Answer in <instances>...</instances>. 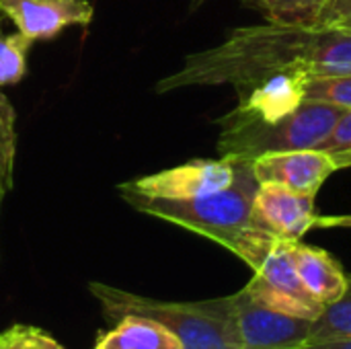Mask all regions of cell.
<instances>
[{"label": "cell", "mask_w": 351, "mask_h": 349, "mask_svg": "<svg viewBox=\"0 0 351 349\" xmlns=\"http://www.w3.org/2000/svg\"><path fill=\"white\" fill-rule=\"evenodd\" d=\"M237 175V160L228 156L197 158L185 165L125 181L117 193H134L152 200H195L228 187Z\"/></svg>", "instance_id": "52a82bcc"}, {"label": "cell", "mask_w": 351, "mask_h": 349, "mask_svg": "<svg viewBox=\"0 0 351 349\" xmlns=\"http://www.w3.org/2000/svg\"><path fill=\"white\" fill-rule=\"evenodd\" d=\"M16 160V113L0 88V212L6 195L14 187Z\"/></svg>", "instance_id": "9a60e30c"}, {"label": "cell", "mask_w": 351, "mask_h": 349, "mask_svg": "<svg viewBox=\"0 0 351 349\" xmlns=\"http://www.w3.org/2000/svg\"><path fill=\"white\" fill-rule=\"evenodd\" d=\"M341 339H351V278L348 292L339 300L325 304L321 315L313 321L308 344Z\"/></svg>", "instance_id": "2e32d148"}, {"label": "cell", "mask_w": 351, "mask_h": 349, "mask_svg": "<svg viewBox=\"0 0 351 349\" xmlns=\"http://www.w3.org/2000/svg\"><path fill=\"white\" fill-rule=\"evenodd\" d=\"M304 99L341 109H351V72L331 76H308Z\"/></svg>", "instance_id": "ac0fdd59"}, {"label": "cell", "mask_w": 351, "mask_h": 349, "mask_svg": "<svg viewBox=\"0 0 351 349\" xmlns=\"http://www.w3.org/2000/svg\"><path fill=\"white\" fill-rule=\"evenodd\" d=\"M315 228H351V214H346V216H317Z\"/></svg>", "instance_id": "7402d4cb"}, {"label": "cell", "mask_w": 351, "mask_h": 349, "mask_svg": "<svg viewBox=\"0 0 351 349\" xmlns=\"http://www.w3.org/2000/svg\"><path fill=\"white\" fill-rule=\"evenodd\" d=\"M95 349H183L181 341L152 319L130 315L101 333Z\"/></svg>", "instance_id": "4fadbf2b"}, {"label": "cell", "mask_w": 351, "mask_h": 349, "mask_svg": "<svg viewBox=\"0 0 351 349\" xmlns=\"http://www.w3.org/2000/svg\"><path fill=\"white\" fill-rule=\"evenodd\" d=\"M2 21H4V14L0 12V27H2Z\"/></svg>", "instance_id": "d4e9b609"}, {"label": "cell", "mask_w": 351, "mask_h": 349, "mask_svg": "<svg viewBox=\"0 0 351 349\" xmlns=\"http://www.w3.org/2000/svg\"><path fill=\"white\" fill-rule=\"evenodd\" d=\"M308 74L282 72L271 74L251 86L239 88V105L230 111L237 117L251 121H276L298 109L304 99Z\"/></svg>", "instance_id": "8fae6325"}, {"label": "cell", "mask_w": 351, "mask_h": 349, "mask_svg": "<svg viewBox=\"0 0 351 349\" xmlns=\"http://www.w3.org/2000/svg\"><path fill=\"white\" fill-rule=\"evenodd\" d=\"M226 249L253 269V278L245 286L251 296L276 311L308 321L321 315L323 304L306 292L298 278L292 241L278 239L251 224L239 232Z\"/></svg>", "instance_id": "5b68a950"}, {"label": "cell", "mask_w": 351, "mask_h": 349, "mask_svg": "<svg viewBox=\"0 0 351 349\" xmlns=\"http://www.w3.org/2000/svg\"><path fill=\"white\" fill-rule=\"evenodd\" d=\"M315 195L296 193L274 183H259L253 200V224L261 230L296 243L315 228Z\"/></svg>", "instance_id": "30bf717a"}, {"label": "cell", "mask_w": 351, "mask_h": 349, "mask_svg": "<svg viewBox=\"0 0 351 349\" xmlns=\"http://www.w3.org/2000/svg\"><path fill=\"white\" fill-rule=\"evenodd\" d=\"M257 187L259 183L251 171V163L237 160V175L228 187L195 200H152L134 193L119 195L134 210L177 224L226 249L239 232L253 224Z\"/></svg>", "instance_id": "3957f363"}, {"label": "cell", "mask_w": 351, "mask_h": 349, "mask_svg": "<svg viewBox=\"0 0 351 349\" xmlns=\"http://www.w3.org/2000/svg\"><path fill=\"white\" fill-rule=\"evenodd\" d=\"M333 0H243L245 6L257 10L267 23L319 27L323 14Z\"/></svg>", "instance_id": "5bb4252c"}, {"label": "cell", "mask_w": 351, "mask_h": 349, "mask_svg": "<svg viewBox=\"0 0 351 349\" xmlns=\"http://www.w3.org/2000/svg\"><path fill=\"white\" fill-rule=\"evenodd\" d=\"M282 72L348 74L351 35L325 27L278 23L241 27L230 31L222 43L189 53L173 74L156 82V93L220 84L239 91Z\"/></svg>", "instance_id": "6da1fadb"}, {"label": "cell", "mask_w": 351, "mask_h": 349, "mask_svg": "<svg viewBox=\"0 0 351 349\" xmlns=\"http://www.w3.org/2000/svg\"><path fill=\"white\" fill-rule=\"evenodd\" d=\"M300 349H351V339L341 341H323V344H306Z\"/></svg>", "instance_id": "603a6c76"}, {"label": "cell", "mask_w": 351, "mask_h": 349, "mask_svg": "<svg viewBox=\"0 0 351 349\" xmlns=\"http://www.w3.org/2000/svg\"><path fill=\"white\" fill-rule=\"evenodd\" d=\"M319 27L351 35V0H333L327 12L323 14Z\"/></svg>", "instance_id": "44dd1931"}, {"label": "cell", "mask_w": 351, "mask_h": 349, "mask_svg": "<svg viewBox=\"0 0 351 349\" xmlns=\"http://www.w3.org/2000/svg\"><path fill=\"white\" fill-rule=\"evenodd\" d=\"M88 290L109 323L138 315L169 329L181 341L183 349H239L228 296L202 302H167L138 296L101 282L88 284Z\"/></svg>", "instance_id": "7a4b0ae2"}, {"label": "cell", "mask_w": 351, "mask_h": 349, "mask_svg": "<svg viewBox=\"0 0 351 349\" xmlns=\"http://www.w3.org/2000/svg\"><path fill=\"white\" fill-rule=\"evenodd\" d=\"M239 349H300L308 344L313 321L276 311L245 288L228 296Z\"/></svg>", "instance_id": "8992f818"}, {"label": "cell", "mask_w": 351, "mask_h": 349, "mask_svg": "<svg viewBox=\"0 0 351 349\" xmlns=\"http://www.w3.org/2000/svg\"><path fill=\"white\" fill-rule=\"evenodd\" d=\"M202 2H204V0H193V4H195V6H197V4H202Z\"/></svg>", "instance_id": "cb8c5ba5"}, {"label": "cell", "mask_w": 351, "mask_h": 349, "mask_svg": "<svg viewBox=\"0 0 351 349\" xmlns=\"http://www.w3.org/2000/svg\"><path fill=\"white\" fill-rule=\"evenodd\" d=\"M0 12L27 39L45 41L68 27H86L95 6L90 0H0Z\"/></svg>", "instance_id": "9c48e42d"}, {"label": "cell", "mask_w": 351, "mask_h": 349, "mask_svg": "<svg viewBox=\"0 0 351 349\" xmlns=\"http://www.w3.org/2000/svg\"><path fill=\"white\" fill-rule=\"evenodd\" d=\"M251 171L257 183H274L317 197L323 183L337 171V167L319 148H306L261 154L251 160Z\"/></svg>", "instance_id": "ba28073f"}, {"label": "cell", "mask_w": 351, "mask_h": 349, "mask_svg": "<svg viewBox=\"0 0 351 349\" xmlns=\"http://www.w3.org/2000/svg\"><path fill=\"white\" fill-rule=\"evenodd\" d=\"M0 349H64L49 333L33 325H12L0 333Z\"/></svg>", "instance_id": "ffe728a7"}, {"label": "cell", "mask_w": 351, "mask_h": 349, "mask_svg": "<svg viewBox=\"0 0 351 349\" xmlns=\"http://www.w3.org/2000/svg\"><path fill=\"white\" fill-rule=\"evenodd\" d=\"M319 150L333 160L337 171L351 169V109L343 111L329 136L319 144Z\"/></svg>", "instance_id": "d6986e66"}, {"label": "cell", "mask_w": 351, "mask_h": 349, "mask_svg": "<svg viewBox=\"0 0 351 349\" xmlns=\"http://www.w3.org/2000/svg\"><path fill=\"white\" fill-rule=\"evenodd\" d=\"M31 39L21 35H4L0 27V88L8 84H16L27 74V51L31 47Z\"/></svg>", "instance_id": "e0dca14e"}, {"label": "cell", "mask_w": 351, "mask_h": 349, "mask_svg": "<svg viewBox=\"0 0 351 349\" xmlns=\"http://www.w3.org/2000/svg\"><path fill=\"white\" fill-rule=\"evenodd\" d=\"M346 109L304 101L298 109L276 121H251L226 113L218 119V152L232 160L253 158L278 150L319 148Z\"/></svg>", "instance_id": "277c9868"}, {"label": "cell", "mask_w": 351, "mask_h": 349, "mask_svg": "<svg viewBox=\"0 0 351 349\" xmlns=\"http://www.w3.org/2000/svg\"><path fill=\"white\" fill-rule=\"evenodd\" d=\"M294 261L302 286L323 306L339 300L348 292L350 278L343 272L341 263L331 253L304 245L302 241H296Z\"/></svg>", "instance_id": "7c38bea8"}]
</instances>
